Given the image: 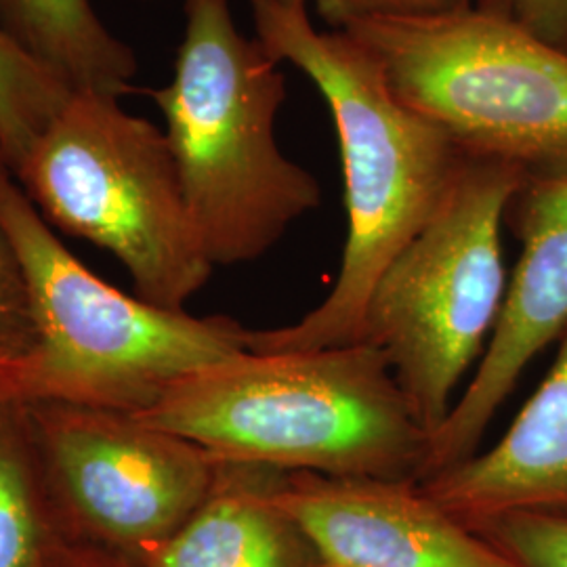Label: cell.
I'll return each instance as SVG.
<instances>
[{"mask_svg":"<svg viewBox=\"0 0 567 567\" xmlns=\"http://www.w3.org/2000/svg\"><path fill=\"white\" fill-rule=\"evenodd\" d=\"M163 112L183 196L215 267L261 259L322 204V187L276 137L286 79L261 41L238 30L229 0H185Z\"/></svg>","mask_w":567,"mask_h":567,"instance_id":"obj_3","label":"cell"},{"mask_svg":"<svg viewBox=\"0 0 567 567\" xmlns=\"http://www.w3.org/2000/svg\"><path fill=\"white\" fill-rule=\"evenodd\" d=\"M0 221L20 257L37 320L32 347L0 365V402L142 414L183 374L246 349L229 316L147 303L79 261L11 171L0 173Z\"/></svg>","mask_w":567,"mask_h":567,"instance_id":"obj_4","label":"cell"},{"mask_svg":"<svg viewBox=\"0 0 567 567\" xmlns=\"http://www.w3.org/2000/svg\"><path fill=\"white\" fill-rule=\"evenodd\" d=\"M515 20L567 53V0H503Z\"/></svg>","mask_w":567,"mask_h":567,"instance_id":"obj_19","label":"cell"},{"mask_svg":"<svg viewBox=\"0 0 567 567\" xmlns=\"http://www.w3.org/2000/svg\"><path fill=\"white\" fill-rule=\"evenodd\" d=\"M421 486L461 522L511 511H567V328L545 381L505 435Z\"/></svg>","mask_w":567,"mask_h":567,"instance_id":"obj_11","label":"cell"},{"mask_svg":"<svg viewBox=\"0 0 567 567\" xmlns=\"http://www.w3.org/2000/svg\"><path fill=\"white\" fill-rule=\"evenodd\" d=\"M343 30L379 63L393 95L468 158L567 173V53L482 0L440 16H370Z\"/></svg>","mask_w":567,"mask_h":567,"instance_id":"obj_5","label":"cell"},{"mask_svg":"<svg viewBox=\"0 0 567 567\" xmlns=\"http://www.w3.org/2000/svg\"><path fill=\"white\" fill-rule=\"evenodd\" d=\"M23 408L61 538L135 561L179 529L215 482L217 456L133 414L70 404Z\"/></svg>","mask_w":567,"mask_h":567,"instance_id":"obj_8","label":"cell"},{"mask_svg":"<svg viewBox=\"0 0 567 567\" xmlns=\"http://www.w3.org/2000/svg\"><path fill=\"white\" fill-rule=\"evenodd\" d=\"M463 524L508 567H567V511H511Z\"/></svg>","mask_w":567,"mask_h":567,"instance_id":"obj_16","label":"cell"},{"mask_svg":"<svg viewBox=\"0 0 567 567\" xmlns=\"http://www.w3.org/2000/svg\"><path fill=\"white\" fill-rule=\"evenodd\" d=\"M526 177L515 164L463 156L433 215L370 295L362 341L385 353L429 435L444 425L501 318V234Z\"/></svg>","mask_w":567,"mask_h":567,"instance_id":"obj_7","label":"cell"},{"mask_svg":"<svg viewBox=\"0 0 567 567\" xmlns=\"http://www.w3.org/2000/svg\"><path fill=\"white\" fill-rule=\"evenodd\" d=\"M9 164L0 150V173ZM11 171V168H9ZM37 337L28 280L13 243L0 221V365L21 358Z\"/></svg>","mask_w":567,"mask_h":567,"instance_id":"obj_17","label":"cell"},{"mask_svg":"<svg viewBox=\"0 0 567 567\" xmlns=\"http://www.w3.org/2000/svg\"><path fill=\"white\" fill-rule=\"evenodd\" d=\"M278 501L324 567H508L421 482L286 473Z\"/></svg>","mask_w":567,"mask_h":567,"instance_id":"obj_10","label":"cell"},{"mask_svg":"<svg viewBox=\"0 0 567 567\" xmlns=\"http://www.w3.org/2000/svg\"><path fill=\"white\" fill-rule=\"evenodd\" d=\"M72 93L0 25V150L11 175Z\"/></svg>","mask_w":567,"mask_h":567,"instance_id":"obj_15","label":"cell"},{"mask_svg":"<svg viewBox=\"0 0 567 567\" xmlns=\"http://www.w3.org/2000/svg\"><path fill=\"white\" fill-rule=\"evenodd\" d=\"M248 2L257 39L303 72L330 110L343 161L347 240L324 301L292 324L248 330L246 349L360 343L374 286L433 215L463 154L393 95L379 63L343 30H318L307 7Z\"/></svg>","mask_w":567,"mask_h":567,"instance_id":"obj_2","label":"cell"},{"mask_svg":"<svg viewBox=\"0 0 567 567\" xmlns=\"http://www.w3.org/2000/svg\"><path fill=\"white\" fill-rule=\"evenodd\" d=\"M322 20L332 28L370 16H440L461 11L475 4V0H313Z\"/></svg>","mask_w":567,"mask_h":567,"instance_id":"obj_18","label":"cell"},{"mask_svg":"<svg viewBox=\"0 0 567 567\" xmlns=\"http://www.w3.org/2000/svg\"><path fill=\"white\" fill-rule=\"evenodd\" d=\"M0 25L72 91L118 100L135 91V51L103 25L91 0H0Z\"/></svg>","mask_w":567,"mask_h":567,"instance_id":"obj_13","label":"cell"},{"mask_svg":"<svg viewBox=\"0 0 567 567\" xmlns=\"http://www.w3.org/2000/svg\"><path fill=\"white\" fill-rule=\"evenodd\" d=\"M276 2H280L284 7H307L309 0H276Z\"/></svg>","mask_w":567,"mask_h":567,"instance_id":"obj_20","label":"cell"},{"mask_svg":"<svg viewBox=\"0 0 567 567\" xmlns=\"http://www.w3.org/2000/svg\"><path fill=\"white\" fill-rule=\"evenodd\" d=\"M284 471L221 461L198 508L137 567H324L320 553L280 505Z\"/></svg>","mask_w":567,"mask_h":567,"instance_id":"obj_12","label":"cell"},{"mask_svg":"<svg viewBox=\"0 0 567 567\" xmlns=\"http://www.w3.org/2000/svg\"><path fill=\"white\" fill-rule=\"evenodd\" d=\"M13 177L47 224L114 255L147 303L185 309L215 269L164 131L114 95L74 91Z\"/></svg>","mask_w":567,"mask_h":567,"instance_id":"obj_6","label":"cell"},{"mask_svg":"<svg viewBox=\"0 0 567 567\" xmlns=\"http://www.w3.org/2000/svg\"><path fill=\"white\" fill-rule=\"evenodd\" d=\"M507 224L522 252L475 374L444 425L431 435L426 477L477 454L487 426L524 370L555 337L566 332L567 173L526 177L508 204Z\"/></svg>","mask_w":567,"mask_h":567,"instance_id":"obj_9","label":"cell"},{"mask_svg":"<svg viewBox=\"0 0 567 567\" xmlns=\"http://www.w3.org/2000/svg\"><path fill=\"white\" fill-rule=\"evenodd\" d=\"M137 419L221 461L284 473L423 482L431 456L385 353L365 341L244 349L183 374Z\"/></svg>","mask_w":567,"mask_h":567,"instance_id":"obj_1","label":"cell"},{"mask_svg":"<svg viewBox=\"0 0 567 567\" xmlns=\"http://www.w3.org/2000/svg\"><path fill=\"white\" fill-rule=\"evenodd\" d=\"M55 536L25 408L0 402V567H41Z\"/></svg>","mask_w":567,"mask_h":567,"instance_id":"obj_14","label":"cell"}]
</instances>
